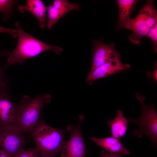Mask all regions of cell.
Instances as JSON below:
<instances>
[{"label": "cell", "instance_id": "obj_25", "mask_svg": "<svg viewBox=\"0 0 157 157\" xmlns=\"http://www.w3.org/2000/svg\"></svg>", "mask_w": 157, "mask_h": 157}, {"label": "cell", "instance_id": "obj_3", "mask_svg": "<svg viewBox=\"0 0 157 157\" xmlns=\"http://www.w3.org/2000/svg\"><path fill=\"white\" fill-rule=\"evenodd\" d=\"M51 97L48 94L38 95L34 97L25 95L17 104L16 124L23 133L29 132L38 124L40 119L41 110L48 104Z\"/></svg>", "mask_w": 157, "mask_h": 157}, {"label": "cell", "instance_id": "obj_11", "mask_svg": "<svg viewBox=\"0 0 157 157\" xmlns=\"http://www.w3.org/2000/svg\"><path fill=\"white\" fill-rule=\"evenodd\" d=\"M130 67L129 65L123 64L119 59L111 60L97 67L89 74L86 81L89 85H92L97 80L126 70Z\"/></svg>", "mask_w": 157, "mask_h": 157}, {"label": "cell", "instance_id": "obj_21", "mask_svg": "<svg viewBox=\"0 0 157 157\" xmlns=\"http://www.w3.org/2000/svg\"><path fill=\"white\" fill-rule=\"evenodd\" d=\"M123 155L120 153H110L104 150L102 151L101 157H122Z\"/></svg>", "mask_w": 157, "mask_h": 157}, {"label": "cell", "instance_id": "obj_22", "mask_svg": "<svg viewBox=\"0 0 157 157\" xmlns=\"http://www.w3.org/2000/svg\"><path fill=\"white\" fill-rule=\"evenodd\" d=\"M147 75L154 80L155 81H157V66L156 63L155 64V69L154 71L151 72L148 71L147 74Z\"/></svg>", "mask_w": 157, "mask_h": 157}, {"label": "cell", "instance_id": "obj_16", "mask_svg": "<svg viewBox=\"0 0 157 157\" xmlns=\"http://www.w3.org/2000/svg\"><path fill=\"white\" fill-rule=\"evenodd\" d=\"M17 1L13 0H0V11L3 14L4 20L10 17L13 14L14 5Z\"/></svg>", "mask_w": 157, "mask_h": 157}, {"label": "cell", "instance_id": "obj_10", "mask_svg": "<svg viewBox=\"0 0 157 157\" xmlns=\"http://www.w3.org/2000/svg\"><path fill=\"white\" fill-rule=\"evenodd\" d=\"M81 7L78 3H72L67 0H55L47 8V26L49 29L62 17L72 10H79Z\"/></svg>", "mask_w": 157, "mask_h": 157}, {"label": "cell", "instance_id": "obj_8", "mask_svg": "<svg viewBox=\"0 0 157 157\" xmlns=\"http://www.w3.org/2000/svg\"><path fill=\"white\" fill-rule=\"evenodd\" d=\"M17 104L11 99L9 81L0 86V127L15 124Z\"/></svg>", "mask_w": 157, "mask_h": 157}, {"label": "cell", "instance_id": "obj_23", "mask_svg": "<svg viewBox=\"0 0 157 157\" xmlns=\"http://www.w3.org/2000/svg\"><path fill=\"white\" fill-rule=\"evenodd\" d=\"M0 157H11L9 154L3 150L0 149Z\"/></svg>", "mask_w": 157, "mask_h": 157}, {"label": "cell", "instance_id": "obj_7", "mask_svg": "<svg viewBox=\"0 0 157 157\" xmlns=\"http://www.w3.org/2000/svg\"><path fill=\"white\" fill-rule=\"evenodd\" d=\"M69 126L68 130L70 132L69 138L64 143L58 157H85L86 148L81 130V124Z\"/></svg>", "mask_w": 157, "mask_h": 157}, {"label": "cell", "instance_id": "obj_14", "mask_svg": "<svg viewBox=\"0 0 157 157\" xmlns=\"http://www.w3.org/2000/svg\"><path fill=\"white\" fill-rule=\"evenodd\" d=\"M117 111L116 117L109 120L107 124L110 128L111 136L120 140L126 133L128 121L121 110H118Z\"/></svg>", "mask_w": 157, "mask_h": 157}, {"label": "cell", "instance_id": "obj_15", "mask_svg": "<svg viewBox=\"0 0 157 157\" xmlns=\"http://www.w3.org/2000/svg\"><path fill=\"white\" fill-rule=\"evenodd\" d=\"M138 1L136 0H118L117 1L119 9L118 25L130 18V15Z\"/></svg>", "mask_w": 157, "mask_h": 157}, {"label": "cell", "instance_id": "obj_1", "mask_svg": "<svg viewBox=\"0 0 157 157\" xmlns=\"http://www.w3.org/2000/svg\"><path fill=\"white\" fill-rule=\"evenodd\" d=\"M15 25L17 31L18 41L15 49L10 52L6 63L3 67L5 70L12 65H22L26 60L47 50L53 51L57 55H60L63 52V49L60 47L47 44L24 32L18 22H16Z\"/></svg>", "mask_w": 157, "mask_h": 157}, {"label": "cell", "instance_id": "obj_4", "mask_svg": "<svg viewBox=\"0 0 157 157\" xmlns=\"http://www.w3.org/2000/svg\"><path fill=\"white\" fill-rule=\"evenodd\" d=\"M157 21V13L154 5V1L149 0L136 17L130 18L119 25L118 27L131 30L132 33L129 36V39L132 43L138 44L141 38L146 36Z\"/></svg>", "mask_w": 157, "mask_h": 157}, {"label": "cell", "instance_id": "obj_19", "mask_svg": "<svg viewBox=\"0 0 157 157\" xmlns=\"http://www.w3.org/2000/svg\"><path fill=\"white\" fill-rule=\"evenodd\" d=\"M36 149L29 148L27 150H24L18 154L15 157H34V153Z\"/></svg>", "mask_w": 157, "mask_h": 157}, {"label": "cell", "instance_id": "obj_2", "mask_svg": "<svg viewBox=\"0 0 157 157\" xmlns=\"http://www.w3.org/2000/svg\"><path fill=\"white\" fill-rule=\"evenodd\" d=\"M40 155L42 157H55L61 152L65 143L64 132L51 127L40 119L30 132Z\"/></svg>", "mask_w": 157, "mask_h": 157}, {"label": "cell", "instance_id": "obj_20", "mask_svg": "<svg viewBox=\"0 0 157 157\" xmlns=\"http://www.w3.org/2000/svg\"><path fill=\"white\" fill-rule=\"evenodd\" d=\"M0 33H6L11 35L14 38L17 37V32L16 28H7L0 26Z\"/></svg>", "mask_w": 157, "mask_h": 157}, {"label": "cell", "instance_id": "obj_18", "mask_svg": "<svg viewBox=\"0 0 157 157\" xmlns=\"http://www.w3.org/2000/svg\"><path fill=\"white\" fill-rule=\"evenodd\" d=\"M10 53L8 50H4L0 51V60L2 58L5 56H8ZM5 70L3 67L0 66V86L4 83L8 81L5 75Z\"/></svg>", "mask_w": 157, "mask_h": 157}, {"label": "cell", "instance_id": "obj_5", "mask_svg": "<svg viewBox=\"0 0 157 157\" xmlns=\"http://www.w3.org/2000/svg\"><path fill=\"white\" fill-rule=\"evenodd\" d=\"M139 101L141 114L138 119H128V122L137 124L139 129L133 132L134 135L139 138L143 135L147 136L153 146L156 147L157 144V113L154 105L147 106L144 103L145 97L137 92L135 94Z\"/></svg>", "mask_w": 157, "mask_h": 157}, {"label": "cell", "instance_id": "obj_12", "mask_svg": "<svg viewBox=\"0 0 157 157\" xmlns=\"http://www.w3.org/2000/svg\"><path fill=\"white\" fill-rule=\"evenodd\" d=\"M18 7L21 13L27 11L32 13L38 20L40 27L41 28H44L47 9L41 0H27L24 5H19Z\"/></svg>", "mask_w": 157, "mask_h": 157}, {"label": "cell", "instance_id": "obj_9", "mask_svg": "<svg viewBox=\"0 0 157 157\" xmlns=\"http://www.w3.org/2000/svg\"><path fill=\"white\" fill-rule=\"evenodd\" d=\"M92 50L93 56L90 70L91 73L97 67L109 61L120 59L119 52L115 49L114 43L106 44L101 40H93Z\"/></svg>", "mask_w": 157, "mask_h": 157}, {"label": "cell", "instance_id": "obj_17", "mask_svg": "<svg viewBox=\"0 0 157 157\" xmlns=\"http://www.w3.org/2000/svg\"><path fill=\"white\" fill-rule=\"evenodd\" d=\"M157 23L150 28L146 36L151 39L153 43V48L154 51H157Z\"/></svg>", "mask_w": 157, "mask_h": 157}, {"label": "cell", "instance_id": "obj_6", "mask_svg": "<svg viewBox=\"0 0 157 157\" xmlns=\"http://www.w3.org/2000/svg\"><path fill=\"white\" fill-rule=\"evenodd\" d=\"M26 139L16 124L0 127V149L11 157L24 150Z\"/></svg>", "mask_w": 157, "mask_h": 157}, {"label": "cell", "instance_id": "obj_24", "mask_svg": "<svg viewBox=\"0 0 157 157\" xmlns=\"http://www.w3.org/2000/svg\"><path fill=\"white\" fill-rule=\"evenodd\" d=\"M34 157H42L39 155L38 152L36 149L34 153Z\"/></svg>", "mask_w": 157, "mask_h": 157}, {"label": "cell", "instance_id": "obj_13", "mask_svg": "<svg viewBox=\"0 0 157 157\" xmlns=\"http://www.w3.org/2000/svg\"><path fill=\"white\" fill-rule=\"evenodd\" d=\"M90 139L109 152L120 153L124 155L130 154L129 151L120 140L113 137L102 138L92 137L90 138Z\"/></svg>", "mask_w": 157, "mask_h": 157}]
</instances>
